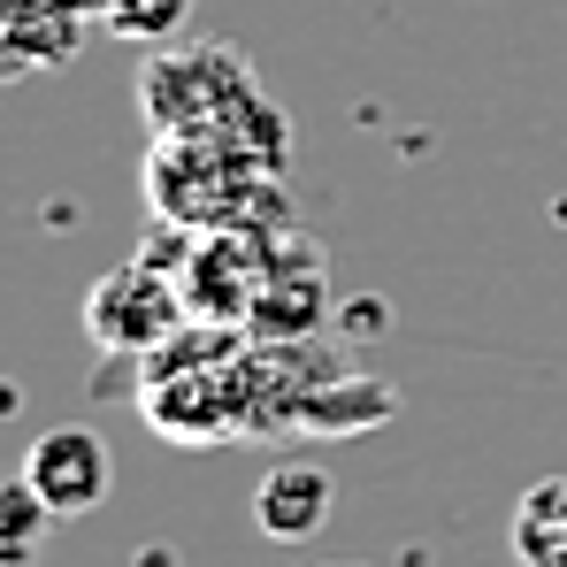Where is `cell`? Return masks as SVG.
<instances>
[{
  "mask_svg": "<svg viewBox=\"0 0 567 567\" xmlns=\"http://www.w3.org/2000/svg\"><path fill=\"white\" fill-rule=\"evenodd\" d=\"M330 498H338V483H330L322 468L284 461V468H269L261 491H254V529H261L269 545H307V537H322Z\"/></svg>",
  "mask_w": 567,
  "mask_h": 567,
  "instance_id": "5",
  "label": "cell"
},
{
  "mask_svg": "<svg viewBox=\"0 0 567 567\" xmlns=\"http://www.w3.org/2000/svg\"><path fill=\"white\" fill-rule=\"evenodd\" d=\"M315 322H322V254H315V246H284L277 261H269V291H261V307H254L246 330L299 338V330H315Z\"/></svg>",
  "mask_w": 567,
  "mask_h": 567,
  "instance_id": "6",
  "label": "cell"
},
{
  "mask_svg": "<svg viewBox=\"0 0 567 567\" xmlns=\"http://www.w3.org/2000/svg\"><path fill=\"white\" fill-rule=\"evenodd\" d=\"M107 0H0V54L8 78L31 70H70L85 47V16H100Z\"/></svg>",
  "mask_w": 567,
  "mask_h": 567,
  "instance_id": "4",
  "label": "cell"
},
{
  "mask_svg": "<svg viewBox=\"0 0 567 567\" xmlns=\"http://www.w3.org/2000/svg\"><path fill=\"white\" fill-rule=\"evenodd\" d=\"M185 284H169L162 261H123L85 291V338L107 361H154L185 330Z\"/></svg>",
  "mask_w": 567,
  "mask_h": 567,
  "instance_id": "2",
  "label": "cell"
},
{
  "mask_svg": "<svg viewBox=\"0 0 567 567\" xmlns=\"http://www.w3.org/2000/svg\"><path fill=\"white\" fill-rule=\"evenodd\" d=\"M322 567H353V560H322Z\"/></svg>",
  "mask_w": 567,
  "mask_h": 567,
  "instance_id": "9",
  "label": "cell"
},
{
  "mask_svg": "<svg viewBox=\"0 0 567 567\" xmlns=\"http://www.w3.org/2000/svg\"><path fill=\"white\" fill-rule=\"evenodd\" d=\"M100 23H107L115 39H131V47H169L192 23V0H107Z\"/></svg>",
  "mask_w": 567,
  "mask_h": 567,
  "instance_id": "8",
  "label": "cell"
},
{
  "mask_svg": "<svg viewBox=\"0 0 567 567\" xmlns=\"http://www.w3.org/2000/svg\"><path fill=\"white\" fill-rule=\"evenodd\" d=\"M254 100H261L254 62H246L230 39H199L185 54H154L146 78H138V107H146L154 138H215V131H230Z\"/></svg>",
  "mask_w": 567,
  "mask_h": 567,
  "instance_id": "1",
  "label": "cell"
},
{
  "mask_svg": "<svg viewBox=\"0 0 567 567\" xmlns=\"http://www.w3.org/2000/svg\"><path fill=\"white\" fill-rule=\"evenodd\" d=\"M23 483L47 498V514H54V522L93 514L100 498H107V483H115L100 430H85V422H62V430L31 437V453H23Z\"/></svg>",
  "mask_w": 567,
  "mask_h": 567,
  "instance_id": "3",
  "label": "cell"
},
{
  "mask_svg": "<svg viewBox=\"0 0 567 567\" xmlns=\"http://www.w3.org/2000/svg\"><path fill=\"white\" fill-rule=\"evenodd\" d=\"M514 560L522 567H567V475H545L514 506Z\"/></svg>",
  "mask_w": 567,
  "mask_h": 567,
  "instance_id": "7",
  "label": "cell"
}]
</instances>
